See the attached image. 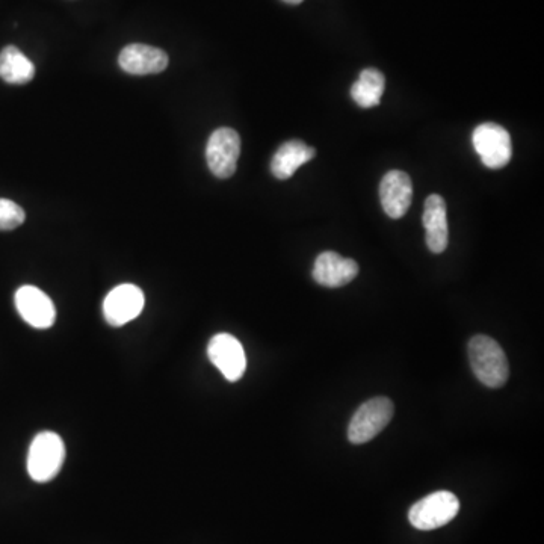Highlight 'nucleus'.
<instances>
[{
	"instance_id": "nucleus-1",
	"label": "nucleus",
	"mask_w": 544,
	"mask_h": 544,
	"mask_svg": "<svg viewBox=\"0 0 544 544\" xmlns=\"http://www.w3.org/2000/svg\"><path fill=\"white\" fill-rule=\"evenodd\" d=\"M469 360L473 374L484 386L499 389L510 377V366L504 350L489 336H473L469 342Z\"/></svg>"
},
{
	"instance_id": "nucleus-2",
	"label": "nucleus",
	"mask_w": 544,
	"mask_h": 544,
	"mask_svg": "<svg viewBox=\"0 0 544 544\" xmlns=\"http://www.w3.org/2000/svg\"><path fill=\"white\" fill-rule=\"evenodd\" d=\"M65 460V445L52 431L38 433L28 452V473L35 483H49L58 475Z\"/></svg>"
},
{
	"instance_id": "nucleus-3",
	"label": "nucleus",
	"mask_w": 544,
	"mask_h": 544,
	"mask_svg": "<svg viewBox=\"0 0 544 544\" xmlns=\"http://www.w3.org/2000/svg\"><path fill=\"white\" fill-rule=\"evenodd\" d=\"M395 407L389 398L378 396L369 399L357 408L348 427V440L354 445H363L374 439L392 421Z\"/></svg>"
},
{
	"instance_id": "nucleus-4",
	"label": "nucleus",
	"mask_w": 544,
	"mask_h": 544,
	"mask_svg": "<svg viewBox=\"0 0 544 544\" xmlns=\"http://www.w3.org/2000/svg\"><path fill=\"white\" fill-rule=\"evenodd\" d=\"M458 511H460V501L457 496L442 490V492L431 493L416 502L410 508L408 520L419 531H433L448 525L457 516Z\"/></svg>"
},
{
	"instance_id": "nucleus-5",
	"label": "nucleus",
	"mask_w": 544,
	"mask_h": 544,
	"mask_svg": "<svg viewBox=\"0 0 544 544\" xmlns=\"http://www.w3.org/2000/svg\"><path fill=\"white\" fill-rule=\"evenodd\" d=\"M472 143L483 164L492 170L504 168L513 156L510 133L496 123H484L476 127Z\"/></svg>"
},
{
	"instance_id": "nucleus-6",
	"label": "nucleus",
	"mask_w": 544,
	"mask_h": 544,
	"mask_svg": "<svg viewBox=\"0 0 544 544\" xmlns=\"http://www.w3.org/2000/svg\"><path fill=\"white\" fill-rule=\"evenodd\" d=\"M241 155V138L236 130L221 127L215 130L206 146L209 170L218 179H229L235 174Z\"/></svg>"
},
{
	"instance_id": "nucleus-7",
	"label": "nucleus",
	"mask_w": 544,
	"mask_h": 544,
	"mask_svg": "<svg viewBox=\"0 0 544 544\" xmlns=\"http://www.w3.org/2000/svg\"><path fill=\"white\" fill-rule=\"evenodd\" d=\"M208 356L212 365L232 383L241 380L247 371L244 347L232 334H215L208 345Z\"/></svg>"
},
{
	"instance_id": "nucleus-8",
	"label": "nucleus",
	"mask_w": 544,
	"mask_h": 544,
	"mask_svg": "<svg viewBox=\"0 0 544 544\" xmlns=\"http://www.w3.org/2000/svg\"><path fill=\"white\" fill-rule=\"evenodd\" d=\"M144 304H146L144 292L138 286L126 283L117 286L106 295L103 301V315L112 327H123L141 315Z\"/></svg>"
},
{
	"instance_id": "nucleus-9",
	"label": "nucleus",
	"mask_w": 544,
	"mask_h": 544,
	"mask_svg": "<svg viewBox=\"0 0 544 544\" xmlns=\"http://www.w3.org/2000/svg\"><path fill=\"white\" fill-rule=\"evenodd\" d=\"M14 300H16L17 312L31 327L47 330L55 324V304L41 289L31 285L22 286L17 289Z\"/></svg>"
},
{
	"instance_id": "nucleus-10",
	"label": "nucleus",
	"mask_w": 544,
	"mask_h": 544,
	"mask_svg": "<svg viewBox=\"0 0 544 544\" xmlns=\"http://www.w3.org/2000/svg\"><path fill=\"white\" fill-rule=\"evenodd\" d=\"M359 274L356 260L340 256L336 251H324L316 257L312 277L324 288H342L353 282Z\"/></svg>"
},
{
	"instance_id": "nucleus-11",
	"label": "nucleus",
	"mask_w": 544,
	"mask_h": 544,
	"mask_svg": "<svg viewBox=\"0 0 544 544\" xmlns=\"http://www.w3.org/2000/svg\"><path fill=\"white\" fill-rule=\"evenodd\" d=\"M123 72L133 76L158 75L168 67V55L158 47L129 44L118 56Z\"/></svg>"
},
{
	"instance_id": "nucleus-12",
	"label": "nucleus",
	"mask_w": 544,
	"mask_h": 544,
	"mask_svg": "<svg viewBox=\"0 0 544 544\" xmlns=\"http://www.w3.org/2000/svg\"><path fill=\"white\" fill-rule=\"evenodd\" d=\"M380 200L384 212L392 220L404 217L413 200V183L410 176L404 171H389L380 183Z\"/></svg>"
},
{
	"instance_id": "nucleus-13",
	"label": "nucleus",
	"mask_w": 544,
	"mask_h": 544,
	"mask_svg": "<svg viewBox=\"0 0 544 544\" xmlns=\"http://www.w3.org/2000/svg\"><path fill=\"white\" fill-rule=\"evenodd\" d=\"M446 215L445 198L439 194L430 195L425 200L424 227L427 232V247L431 253L440 254L448 248L449 227Z\"/></svg>"
},
{
	"instance_id": "nucleus-14",
	"label": "nucleus",
	"mask_w": 544,
	"mask_h": 544,
	"mask_svg": "<svg viewBox=\"0 0 544 544\" xmlns=\"http://www.w3.org/2000/svg\"><path fill=\"white\" fill-rule=\"evenodd\" d=\"M313 147L300 140L282 144L271 161V173L279 180H288L297 173L298 168L315 158Z\"/></svg>"
},
{
	"instance_id": "nucleus-15",
	"label": "nucleus",
	"mask_w": 544,
	"mask_h": 544,
	"mask_svg": "<svg viewBox=\"0 0 544 544\" xmlns=\"http://www.w3.org/2000/svg\"><path fill=\"white\" fill-rule=\"evenodd\" d=\"M35 76V65L16 46H7L0 52V79L7 84L25 85Z\"/></svg>"
},
{
	"instance_id": "nucleus-16",
	"label": "nucleus",
	"mask_w": 544,
	"mask_h": 544,
	"mask_svg": "<svg viewBox=\"0 0 544 544\" xmlns=\"http://www.w3.org/2000/svg\"><path fill=\"white\" fill-rule=\"evenodd\" d=\"M386 79L377 68H365L360 73L356 84L351 87V97L363 109L375 108L380 105L383 97Z\"/></svg>"
},
{
	"instance_id": "nucleus-17",
	"label": "nucleus",
	"mask_w": 544,
	"mask_h": 544,
	"mask_svg": "<svg viewBox=\"0 0 544 544\" xmlns=\"http://www.w3.org/2000/svg\"><path fill=\"white\" fill-rule=\"evenodd\" d=\"M26 214L19 204L0 198V232H10L25 223Z\"/></svg>"
},
{
	"instance_id": "nucleus-18",
	"label": "nucleus",
	"mask_w": 544,
	"mask_h": 544,
	"mask_svg": "<svg viewBox=\"0 0 544 544\" xmlns=\"http://www.w3.org/2000/svg\"><path fill=\"white\" fill-rule=\"evenodd\" d=\"M283 2L288 5H300L303 4L304 0H283Z\"/></svg>"
}]
</instances>
